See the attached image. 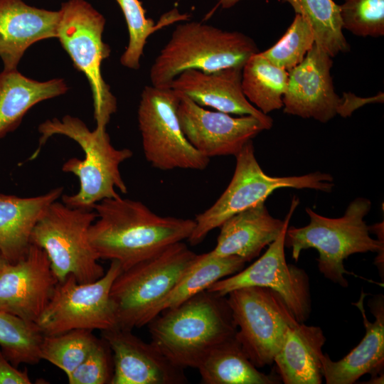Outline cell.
<instances>
[{
    "mask_svg": "<svg viewBox=\"0 0 384 384\" xmlns=\"http://www.w3.org/2000/svg\"><path fill=\"white\" fill-rule=\"evenodd\" d=\"M92 209L97 218L90 228V243L100 259L116 260L122 270L187 240L196 225L194 220L161 216L120 196L103 199Z\"/></svg>",
    "mask_w": 384,
    "mask_h": 384,
    "instance_id": "6da1fadb",
    "label": "cell"
},
{
    "mask_svg": "<svg viewBox=\"0 0 384 384\" xmlns=\"http://www.w3.org/2000/svg\"><path fill=\"white\" fill-rule=\"evenodd\" d=\"M370 208V201L363 197L351 202L344 215L338 218L322 216L306 208L309 223L300 228L288 226L285 247L292 248L296 262L302 250L316 249L319 272L343 287L348 285L344 275L350 274L344 267V260L356 253L378 252L375 264L383 277V222L366 225L364 218Z\"/></svg>",
    "mask_w": 384,
    "mask_h": 384,
    "instance_id": "7a4b0ae2",
    "label": "cell"
},
{
    "mask_svg": "<svg viewBox=\"0 0 384 384\" xmlns=\"http://www.w3.org/2000/svg\"><path fill=\"white\" fill-rule=\"evenodd\" d=\"M146 325L151 343L184 369L197 368L213 348L238 330L227 298L208 290L164 310Z\"/></svg>",
    "mask_w": 384,
    "mask_h": 384,
    "instance_id": "3957f363",
    "label": "cell"
},
{
    "mask_svg": "<svg viewBox=\"0 0 384 384\" xmlns=\"http://www.w3.org/2000/svg\"><path fill=\"white\" fill-rule=\"evenodd\" d=\"M38 130L41 134L38 146L31 160L38 155L47 140L55 134L70 138L84 151V159L70 158L62 166L63 171L74 174L80 182L78 193L62 196V202L66 206L92 209L95 203L103 199L119 196L117 191L127 193L119 166L132 156V151L114 148L106 129L95 128L91 131L79 118L65 115L61 119L53 118L45 121Z\"/></svg>",
    "mask_w": 384,
    "mask_h": 384,
    "instance_id": "277c9868",
    "label": "cell"
},
{
    "mask_svg": "<svg viewBox=\"0 0 384 384\" xmlns=\"http://www.w3.org/2000/svg\"><path fill=\"white\" fill-rule=\"evenodd\" d=\"M257 53L255 42L241 32L198 21L181 23L151 66V85L170 88L173 80L189 69L213 72L243 67Z\"/></svg>",
    "mask_w": 384,
    "mask_h": 384,
    "instance_id": "5b68a950",
    "label": "cell"
},
{
    "mask_svg": "<svg viewBox=\"0 0 384 384\" xmlns=\"http://www.w3.org/2000/svg\"><path fill=\"white\" fill-rule=\"evenodd\" d=\"M196 256L181 241L122 270L110 290L117 326L128 330L144 326L147 314L174 289Z\"/></svg>",
    "mask_w": 384,
    "mask_h": 384,
    "instance_id": "8992f818",
    "label": "cell"
},
{
    "mask_svg": "<svg viewBox=\"0 0 384 384\" xmlns=\"http://www.w3.org/2000/svg\"><path fill=\"white\" fill-rule=\"evenodd\" d=\"M235 156V169L228 187L209 208L194 219L195 228L187 239L193 246L200 244L230 217L265 202L278 188H310L329 193L334 186L331 175L319 171L292 176L266 174L257 161L252 140Z\"/></svg>",
    "mask_w": 384,
    "mask_h": 384,
    "instance_id": "52a82bcc",
    "label": "cell"
},
{
    "mask_svg": "<svg viewBox=\"0 0 384 384\" xmlns=\"http://www.w3.org/2000/svg\"><path fill=\"white\" fill-rule=\"evenodd\" d=\"M96 218L92 209L70 208L57 200L36 223L31 244L46 252L58 282L72 274L79 283H88L105 274L89 237Z\"/></svg>",
    "mask_w": 384,
    "mask_h": 384,
    "instance_id": "ba28073f",
    "label": "cell"
},
{
    "mask_svg": "<svg viewBox=\"0 0 384 384\" xmlns=\"http://www.w3.org/2000/svg\"><path fill=\"white\" fill-rule=\"evenodd\" d=\"M57 36L90 84L96 128L106 129L112 114L117 111V99L104 80L101 65L110 54V48L102 41L106 20L85 0H69L61 5Z\"/></svg>",
    "mask_w": 384,
    "mask_h": 384,
    "instance_id": "9c48e42d",
    "label": "cell"
},
{
    "mask_svg": "<svg viewBox=\"0 0 384 384\" xmlns=\"http://www.w3.org/2000/svg\"><path fill=\"white\" fill-rule=\"evenodd\" d=\"M180 97L172 88L144 87L138 107V124L144 154L154 167L204 170L210 158L201 154L185 137L178 117Z\"/></svg>",
    "mask_w": 384,
    "mask_h": 384,
    "instance_id": "30bf717a",
    "label": "cell"
},
{
    "mask_svg": "<svg viewBox=\"0 0 384 384\" xmlns=\"http://www.w3.org/2000/svg\"><path fill=\"white\" fill-rule=\"evenodd\" d=\"M226 296L245 355L257 368L272 365L288 328L298 323L284 299L262 287L237 289Z\"/></svg>",
    "mask_w": 384,
    "mask_h": 384,
    "instance_id": "8fae6325",
    "label": "cell"
},
{
    "mask_svg": "<svg viewBox=\"0 0 384 384\" xmlns=\"http://www.w3.org/2000/svg\"><path fill=\"white\" fill-rule=\"evenodd\" d=\"M122 270L116 260L100 279L79 283L70 274L58 282L46 309L36 321L43 335H55L74 329H112L117 320L110 290Z\"/></svg>",
    "mask_w": 384,
    "mask_h": 384,
    "instance_id": "7c38bea8",
    "label": "cell"
},
{
    "mask_svg": "<svg viewBox=\"0 0 384 384\" xmlns=\"http://www.w3.org/2000/svg\"><path fill=\"white\" fill-rule=\"evenodd\" d=\"M298 204L299 199L294 197L282 230L258 260L247 268L215 282L206 290L226 297L230 292L245 287L270 288L282 297L298 322L306 321L311 311L309 277L303 269L287 264L284 253L286 230Z\"/></svg>",
    "mask_w": 384,
    "mask_h": 384,
    "instance_id": "4fadbf2b",
    "label": "cell"
},
{
    "mask_svg": "<svg viewBox=\"0 0 384 384\" xmlns=\"http://www.w3.org/2000/svg\"><path fill=\"white\" fill-rule=\"evenodd\" d=\"M178 95L177 114L181 129L193 146L206 157L235 156L249 141L270 129L255 117H234L210 111L188 97Z\"/></svg>",
    "mask_w": 384,
    "mask_h": 384,
    "instance_id": "5bb4252c",
    "label": "cell"
},
{
    "mask_svg": "<svg viewBox=\"0 0 384 384\" xmlns=\"http://www.w3.org/2000/svg\"><path fill=\"white\" fill-rule=\"evenodd\" d=\"M332 58L315 43L304 60L289 70L282 102L284 112L326 123L336 114L346 117L343 97L335 92Z\"/></svg>",
    "mask_w": 384,
    "mask_h": 384,
    "instance_id": "9a60e30c",
    "label": "cell"
},
{
    "mask_svg": "<svg viewBox=\"0 0 384 384\" xmlns=\"http://www.w3.org/2000/svg\"><path fill=\"white\" fill-rule=\"evenodd\" d=\"M58 282L46 252L31 244L23 258L0 270V310L36 324Z\"/></svg>",
    "mask_w": 384,
    "mask_h": 384,
    "instance_id": "2e32d148",
    "label": "cell"
},
{
    "mask_svg": "<svg viewBox=\"0 0 384 384\" xmlns=\"http://www.w3.org/2000/svg\"><path fill=\"white\" fill-rule=\"evenodd\" d=\"M113 357L111 384H183L184 368L176 366L151 342L118 327L102 331Z\"/></svg>",
    "mask_w": 384,
    "mask_h": 384,
    "instance_id": "e0dca14e",
    "label": "cell"
},
{
    "mask_svg": "<svg viewBox=\"0 0 384 384\" xmlns=\"http://www.w3.org/2000/svg\"><path fill=\"white\" fill-rule=\"evenodd\" d=\"M242 67L223 68L213 72L186 70L172 82L171 88L201 107L240 116L251 115L270 129L273 120L252 105L242 89Z\"/></svg>",
    "mask_w": 384,
    "mask_h": 384,
    "instance_id": "ac0fdd59",
    "label": "cell"
},
{
    "mask_svg": "<svg viewBox=\"0 0 384 384\" xmlns=\"http://www.w3.org/2000/svg\"><path fill=\"white\" fill-rule=\"evenodd\" d=\"M366 294L353 303L361 311L365 335L360 343L345 357L332 361L327 354L321 358L322 375L327 384H353L361 376L370 373L371 377L383 374L384 366V299L383 295L374 296L368 304L375 321H368L363 306Z\"/></svg>",
    "mask_w": 384,
    "mask_h": 384,
    "instance_id": "d6986e66",
    "label": "cell"
},
{
    "mask_svg": "<svg viewBox=\"0 0 384 384\" xmlns=\"http://www.w3.org/2000/svg\"><path fill=\"white\" fill-rule=\"evenodd\" d=\"M59 16V11L31 6L22 0H0V57L4 70H16L32 44L56 38Z\"/></svg>",
    "mask_w": 384,
    "mask_h": 384,
    "instance_id": "ffe728a7",
    "label": "cell"
},
{
    "mask_svg": "<svg viewBox=\"0 0 384 384\" xmlns=\"http://www.w3.org/2000/svg\"><path fill=\"white\" fill-rule=\"evenodd\" d=\"M284 223L272 217L265 202L260 203L227 219L220 226L217 245L211 252L217 256L234 255L250 262L277 239Z\"/></svg>",
    "mask_w": 384,
    "mask_h": 384,
    "instance_id": "44dd1931",
    "label": "cell"
},
{
    "mask_svg": "<svg viewBox=\"0 0 384 384\" xmlns=\"http://www.w3.org/2000/svg\"><path fill=\"white\" fill-rule=\"evenodd\" d=\"M63 190L58 187L28 198L0 193V252L8 262L15 263L26 255L36 223Z\"/></svg>",
    "mask_w": 384,
    "mask_h": 384,
    "instance_id": "7402d4cb",
    "label": "cell"
},
{
    "mask_svg": "<svg viewBox=\"0 0 384 384\" xmlns=\"http://www.w3.org/2000/svg\"><path fill=\"white\" fill-rule=\"evenodd\" d=\"M322 329L298 322L288 328L274 363L285 384H320L322 382Z\"/></svg>",
    "mask_w": 384,
    "mask_h": 384,
    "instance_id": "603a6c76",
    "label": "cell"
},
{
    "mask_svg": "<svg viewBox=\"0 0 384 384\" xmlns=\"http://www.w3.org/2000/svg\"><path fill=\"white\" fill-rule=\"evenodd\" d=\"M63 79L39 82L17 71L0 73V139L15 130L27 112L38 102L64 94Z\"/></svg>",
    "mask_w": 384,
    "mask_h": 384,
    "instance_id": "cb8c5ba5",
    "label": "cell"
},
{
    "mask_svg": "<svg viewBox=\"0 0 384 384\" xmlns=\"http://www.w3.org/2000/svg\"><path fill=\"white\" fill-rule=\"evenodd\" d=\"M245 262L238 256H217L208 252L197 255L193 265L169 294L154 306L144 321L146 325L157 314L176 306L206 290L215 282L244 268Z\"/></svg>",
    "mask_w": 384,
    "mask_h": 384,
    "instance_id": "d4e9b609",
    "label": "cell"
},
{
    "mask_svg": "<svg viewBox=\"0 0 384 384\" xmlns=\"http://www.w3.org/2000/svg\"><path fill=\"white\" fill-rule=\"evenodd\" d=\"M203 384H275L279 379L257 370L243 351L235 336L218 344L198 367Z\"/></svg>",
    "mask_w": 384,
    "mask_h": 384,
    "instance_id": "484cf974",
    "label": "cell"
},
{
    "mask_svg": "<svg viewBox=\"0 0 384 384\" xmlns=\"http://www.w3.org/2000/svg\"><path fill=\"white\" fill-rule=\"evenodd\" d=\"M288 76V71L274 65L259 52L242 67V92L252 105L267 114L283 107Z\"/></svg>",
    "mask_w": 384,
    "mask_h": 384,
    "instance_id": "4316f807",
    "label": "cell"
},
{
    "mask_svg": "<svg viewBox=\"0 0 384 384\" xmlns=\"http://www.w3.org/2000/svg\"><path fill=\"white\" fill-rule=\"evenodd\" d=\"M311 25L315 44L331 58L346 53L350 46L343 33L340 6L333 0H282Z\"/></svg>",
    "mask_w": 384,
    "mask_h": 384,
    "instance_id": "83f0119b",
    "label": "cell"
},
{
    "mask_svg": "<svg viewBox=\"0 0 384 384\" xmlns=\"http://www.w3.org/2000/svg\"><path fill=\"white\" fill-rule=\"evenodd\" d=\"M43 334L38 325L0 310V348L16 367L37 364Z\"/></svg>",
    "mask_w": 384,
    "mask_h": 384,
    "instance_id": "f1b7e54d",
    "label": "cell"
},
{
    "mask_svg": "<svg viewBox=\"0 0 384 384\" xmlns=\"http://www.w3.org/2000/svg\"><path fill=\"white\" fill-rule=\"evenodd\" d=\"M124 16L128 32V45L120 58L121 64L130 69L140 68V60L148 38L161 27L171 23L176 19L186 17L176 10L164 16L158 25L146 16V10L139 0H115Z\"/></svg>",
    "mask_w": 384,
    "mask_h": 384,
    "instance_id": "f546056e",
    "label": "cell"
},
{
    "mask_svg": "<svg viewBox=\"0 0 384 384\" xmlns=\"http://www.w3.org/2000/svg\"><path fill=\"white\" fill-rule=\"evenodd\" d=\"M98 341L92 331L87 329L43 335L40 356L68 375L84 361Z\"/></svg>",
    "mask_w": 384,
    "mask_h": 384,
    "instance_id": "4dcf8cb0",
    "label": "cell"
},
{
    "mask_svg": "<svg viewBox=\"0 0 384 384\" xmlns=\"http://www.w3.org/2000/svg\"><path fill=\"white\" fill-rule=\"evenodd\" d=\"M314 43L310 23L302 16L295 14L282 38L261 54L274 65L289 72L304 60Z\"/></svg>",
    "mask_w": 384,
    "mask_h": 384,
    "instance_id": "1f68e13d",
    "label": "cell"
},
{
    "mask_svg": "<svg viewBox=\"0 0 384 384\" xmlns=\"http://www.w3.org/2000/svg\"><path fill=\"white\" fill-rule=\"evenodd\" d=\"M339 6L343 29L361 37L384 35V0H345Z\"/></svg>",
    "mask_w": 384,
    "mask_h": 384,
    "instance_id": "d6a6232c",
    "label": "cell"
},
{
    "mask_svg": "<svg viewBox=\"0 0 384 384\" xmlns=\"http://www.w3.org/2000/svg\"><path fill=\"white\" fill-rule=\"evenodd\" d=\"M107 343L99 339L84 361L68 375L70 384L111 383L114 364Z\"/></svg>",
    "mask_w": 384,
    "mask_h": 384,
    "instance_id": "836d02e7",
    "label": "cell"
},
{
    "mask_svg": "<svg viewBox=\"0 0 384 384\" xmlns=\"http://www.w3.org/2000/svg\"><path fill=\"white\" fill-rule=\"evenodd\" d=\"M26 369H18L6 357L0 348V384H31Z\"/></svg>",
    "mask_w": 384,
    "mask_h": 384,
    "instance_id": "e575fe53",
    "label": "cell"
},
{
    "mask_svg": "<svg viewBox=\"0 0 384 384\" xmlns=\"http://www.w3.org/2000/svg\"><path fill=\"white\" fill-rule=\"evenodd\" d=\"M242 0H219L218 4L223 9H230Z\"/></svg>",
    "mask_w": 384,
    "mask_h": 384,
    "instance_id": "d590c367",
    "label": "cell"
},
{
    "mask_svg": "<svg viewBox=\"0 0 384 384\" xmlns=\"http://www.w3.org/2000/svg\"><path fill=\"white\" fill-rule=\"evenodd\" d=\"M8 263L0 252V270Z\"/></svg>",
    "mask_w": 384,
    "mask_h": 384,
    "instance_id": "8d00e7d4",
    "label": "cell"
}]
</instances>
